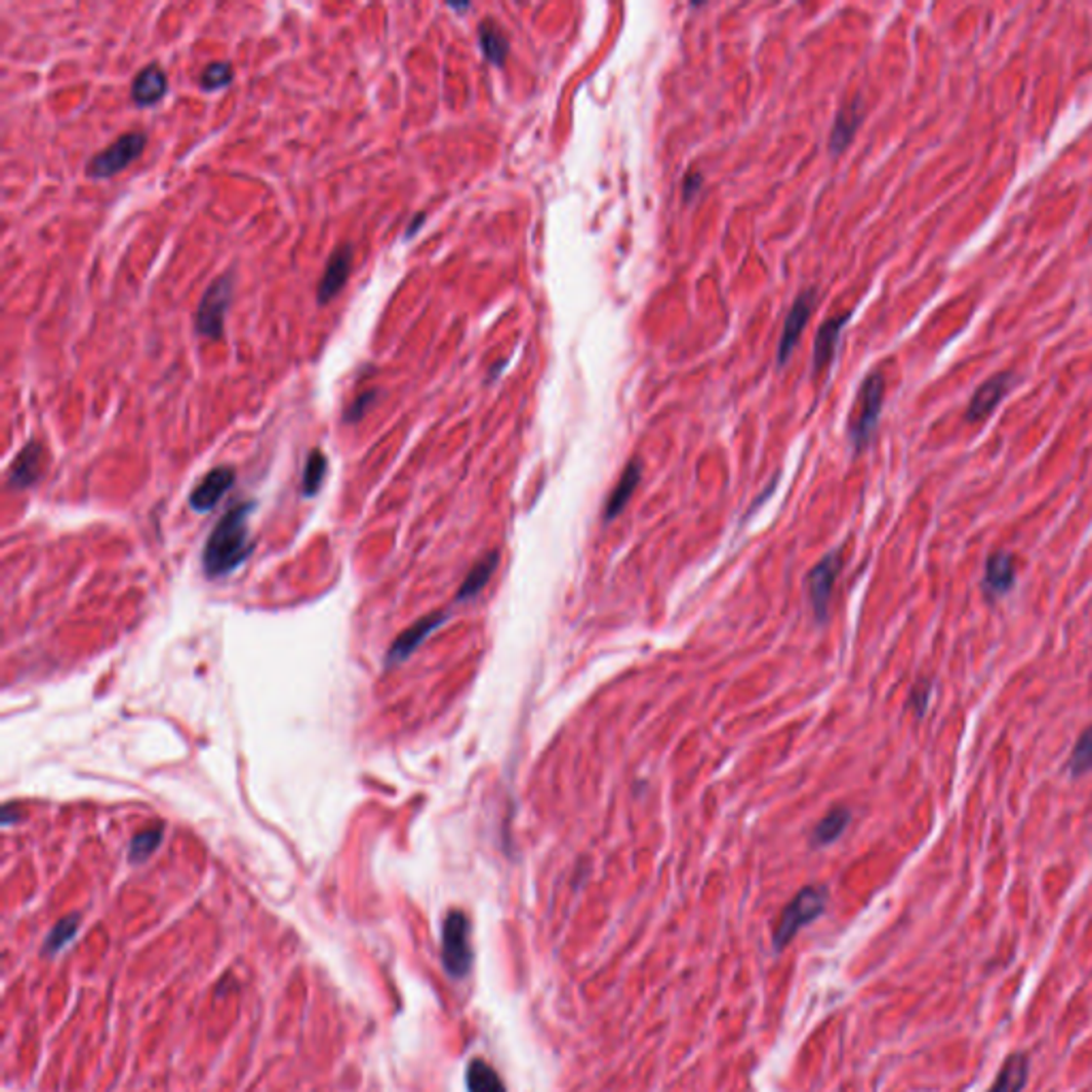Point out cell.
Instances as JSON below:
<instances>
[{
    "label": "cell",
    "instance_id": "1",
    "mask_svg": "<svg viewBox=\"0 0 1092 1092\" xmlns=\"http://www.w3.org/2000/svg\"><path fill=\"white\" fill-rule=\"evenodd\" d=\"M252 510L255 502L237 504L218 521L203 548V570L207 577H226L248 559L255 548L248 530Z\"/></svg>",
    "mask_w": 1092,
    "mask_h": 1092
},
{
    "label": "cell",
    "instance_id": "2",
    "mask_svg": "<svg viewBox=\"0 0 1092 1092\" xmlns=\"http://www.w3.org/2000/svg\"><path fill=\"white\" fill-rule=\"evenodd\" d=\"M826 903H828V890L824 886L802 888L779 917L773 935L775 950L777 951L786 950L789 941L800 933V928L815 922V919L824 913Z\"/></svg>",
    "mask_w": 1092,
    "mask_h": 1092
},
{
    "label": "cell",
    "instance_id": "3",
    "mask_svg": "<svg viewBox=\"0 0 1092 1092\" xmlns=\"http://www.w3.org/2000/svg\"><path fill=\"white\" fill-rule=\"evenodd\" d=\"M469 919L462 910L448 911L442 924V962L446 973L462 980L472 969L474 950L469 941Z\"/></svg>",
    "mask_w": 1092,
    "mask_h": 1092
},
{
    "label": "cell",
    "instance_id": "4",
    "mask_svg": "<svg viewBox=\"0 0 1092 1092\" xmlns=\"http://www.w3.org/2000/svg\"><path fill=\"white\" fill-rule=\"evenodd\" d=\"M233 286H235L233 273L218 275V278L207 286V291L203 293L199 302L197 320H194V327H197V333L201 338H207L212 342L224 338V320L228 314V307H231L233 302Z\"/></svg>",
    "mask_w": 1092,
    "mask_h": 1092
},
{
    "label": "cell",
    "instance_id": "5",
    "mask_svg": "<svg viewBox=\"0 0 1092 1092\" xmlns=\"http://www.w3.org/2000/svg\"><path fill=\"white\" fill-rule=\"evenodd\" d=\"M883 395H886V378H883L881 372L869 374L867 381L860 386L858 404H856L858 412H856V419L852 421V427H849V438H852L856 451L865 448L877 429Z\"/></svg>",
    "mask_w": 1092,
    "mask_h": 1092
},
{
    "label": "cell",
    "instance_id": "6",
    "mask_svg": "<svg viewBox=\"0 0 1092 1092\" xmlns=\"http://www.w3.org/2000/svg\"><path fill=\"white\" fill-rule=\"evenodd\" d=\"M147 145L145 133H124L116 142L101 149L99 154L90 158L86 165V176L92 180H107L122 174L126 167H131L137 158L143 154Z\"/></svg>",
    "mask_w": 1092,
    "mask_h": 1092
},
{
    "label": "cell",
    "instance_id": "7",
    "mask_svg": "<svg viewBox=\"0 0 1092 1092\" xmlns=\"http://www.w3.org/2000/svg\"><path fill=\"white\" fill-rule=\"evenodd\" d=\"M843 568V555L841 550H832V553H828L818 566H815L809 577H807V587H809V600L811 606L815 611V617L820 621L826 619L828 615V602H830V595H832V587L838 579V572Z\"/></svg>",
    "mask_w": 1092,
    "mask_h": 1092
},
{
    "label": "cell",
    "instance_id": "8",
    "mask_svg": "<svg viewBox=\"0 0 1092 1092\" xmlns=\"http://www.w3.org/2000/svg\"><path fill=\"white\" fill-rule=\"evenodd\" d=\"M354 261V246L350 241H344L336 250L331 252L327 261V267L323 271V278L318 282L316 289V302L318 305H327L336 299L344 286H346Z\"/></svg>",
    "mask_w": 1092,
    "mask_h": 1092
},
{
    "label": "cell",
    "instance_id": "9",
    "mask_svg": "<svg viewBox=\"0 0 1092 1092\" xmlns=\"http://www.w3.org/2000/svg\"><path fill=\"white\" fill-rule=\"evenodd\" d=\"M815 302H818V291H815V289H807L796 297V302H794V305H791L789 314L786 318L784 333H781V340H779V348H777V363L779 365L788 363L791 350H794V346L802 336V331L807 329V323H809V318L813 314Z\"/></svg>",
    "mask_w": 1092,
    "mask_h": 1092
},
{
    "label": "cell",
    "instance_id": "10",
    "mask_svg": "<svg viewBox=\"0 0 1092 1092\" xmlns=\"http://www.w3.org/2000/svg\"><path fill=\"white\" fill-rule=\"evenodd\" d=\"M235 485V469L233 467H214L212 472H207L203 480L190 493V508L194 512H210L216 508L226 491Z\"/></svg>",
    "mask_w": 1092,
    "mask_h": 1092
},
{
    "label": "cell",
    "instance_id": "11",
    "mask_svg": "<svg viewBox=\"0 0 1092 1092\" xmlns=\"http://www.w3.org/2000/svg\"><path fill=\"white\" fill-rule=\"evenodd\" d=\"M446 619H448V613L440 611V613H431L427 617L419 619L417 624H412L406 631H401L397 640L393 642V647L388 649L386 662L388 664H399V662L408 660L410 655L417 651L423 645V642L427 640V636H431L433 631L438 629Z\"/></svg>",
    "mask_w": 1092,
    "mask_h": 1092
},
{
    "label": "cell",
    "instance_id": "12",
    "mask_svg": "<svg viewBox=\"0 0 1092 1092\" xmlns=\"http://www.w3.org/2000/svg\"><path fill=\"white\" fill-rule=\"evenodd\" d=\"M45 467V448L41 442L30 440L9 467L7 482L11 489H28L39 482Z\"/></svg>",
    "mask_w": 1092,
    "mask_h": 1092
},
{
    "label": "cell",
    "instance_id": "13",
    "mask_svg": "<svg viewBox=\"0 0 1092 1092\" xmlns=\"http://www.w3.org/2000/svg\"><path fill=\"white\" fill-rule=\"evenodd\" d=\"M1011 386V374H998L991 381H986L980 388L975 390L973 399L969 401L967 406V414H964V419L969 423H980L986 417H991V412L1001 404V399L1007 395V390Z\"/></svg>",
    "mask_w": 1092,
    "mask_h": 1092
},
{
    "label": "cell",
    "instance_id": "14",
    "mask_svg": "<svg viewBox=\"0 0 1092 1092\" xmlns=\"http://www.w3.org/2000/svg\"><path fill=\"white\" fill-rule=\"evenodd\" d=\"M169 92L167 73L158 64H147L142 68L131 86V101L137 107H152L163 101Z\"/></svg>",
    "mask_w": 1092,
    "mask_h": 1092
},
{
    "label": "cell",
    "instance_id": "15",
    "mask_svg": "<svg viewBox=\"0 0 1092 1092\" xmlns=\"http://www.w3.org/2000/svg\"><path fill=\"white\" fill-rule=\"evenodd\" d=\"M849 318H852V312L838 314V316L828 318L826 323L820 327L818 336H815V344H813V374H820L824 367L830 365L832 356L838 348V342H841V333H843Z\"/></svg>",
    "mask_w": 1092,
    "mask_h": 1092
},
{
    "label": "cell",
    "instance_id": "16",
    "mask_svg": "<svg viewBox=\"0 0 1092 1092\" xmlns=\"http://www.w3.org/2000/svg\"><path fill=\"white\" fill-rule=\"evenodd\" d=\"M860 122H862V99L856 97L854 101L845 102L841 107V111L836 113V120L832 126V133H830V140H828V145H830V152L834 156H838L843 152V149L852 143L854 135L860 129Z\"/></svg>",
    "mask_w": 1092,
    "mask_h": 1092
},
{
    "label": "cell",
    "instance_id": "17",
    "mask_svg": "<svg viewBox=\"0 0 1092 1092\" xmlns=\"http://www.w3.org/2000/svg\"><path fill=\"white\" fill-rule=\"evenodd\" d=\"M640 478H642V465H640L638 459H631V462L626 465L624 474H621L619 482L615 485L613 493L606 500V506H604V519L606 521H613V519H617L621 512H624L629 498L634 496Z\"/></svg>",
    "mask_w": 1092,
    "mask_h": 1092
},
{
    "label": "cell",
    "instance_id": "18",
    "mask_svg": "<svg viewBox=\"0 0 1092 1092\" xmlns=\"http://www.w3.org/2000/svg\"><path fill=\"white\" fill-rule=\"evenodd\" d=\"M1016 581V568L1014 559L1007 553H994L986 561V574H984V589L988 595L998 597L1005 595Z\"/></svg>",
    "mask_w": 1092,
    "mask_h": 1092
},
{
    "label": "cell",
    "instance_id": "19",
    "mask_svg": "<svg viewBox=\"0 0 1092 1092\" xmlns=\"http://www.w3.org/2000/svg\"><path fill=\"white\" fill-rule=\"evenodd\" d=\"M1031 1061L1025 1052H1016L1007 1056L1001 1072L996 1073L994 1084L988 1092H1022L1029 1082Z\"/></svg>",
    "mask_w": 1092,
    "mask_h": 1092
},
{
    "label": "cell",
    "instance_id": "20",
    "mask_svg": "<svg viewBox=\"0 0 1092 1092\" xmlns=\"http://www.w3.org/2000/svg\"><path fill=\"white\" fill-rule=\"evenodd\" d=\"M478 43L485 61L493 66H504L510 52V41L493 20H482L478 24Z\"/></svg>",
    "mask_w": 1092,
    "mask_h": 1092
},
{
    "label": "cell",
    "instance_id": "21",
    "mask_svg": "<svg viewBox=\"0 0 1092 1092\" xmlns=\"http://www.w3.org/2000/svg\"><path fill=\"white\" fill-rule=\"evenodd\" d=\"M500 563V555L498 553H489L482 557L476 566L467 572L465 581L462 583V587H459L457 593V602H465V600H472L476 597L482 589H485V585L491 581L493 572H496Z\"/></svg>",
    "mask_w": 1092,
    "mask_h": 1092
},
{
    "label": "cell",
    "instance_id": "22",
    "mask_svg": "<svg viewBox=\"0 0 1092 1092\" xmlns=\"http://www.w3.org/2000/svg\"><path fill=\"white\" fill-rule=\"evenodd\" d=\"M467 1092H506L500 1073L487 1061L474 1059L465 1069Z\"/></svg>",
    "mask_w": 1092,
    "mask_h": 1092
},
{
    "label": "cell",
    "instance_id": "23",
    "mask_svg": "<svg viewBox=\"0 0 1092 1092\" xmlns=\"http://www.w3.org/2000/svg\"><path fill=\"white\" fill-rule=\"evenodd\" d=\"M852 822V815L847 809H834L826 815V818L815 826L813 843L815 845H830L838 836L845 832V828Z\"/></svg>",
    "mask_w": 1092,
    "mask_h": 1092
},
{
    "label": "cell",
    "instance_id": "24",
    "mask_svg": "<svg viewBox=\"0 0 1092 1092\" xmlns=\"http://www.w3.org/2000/svg\"><path fill=\"white\" fill-rule=\"evenodd\" d=\"M79 917L77 913L73 915H66L62 917L59 924L52 928V933L48 935L43 944V956H54V953H59L61 950H64L71 941L75 939L77 930H79Z\"/></svg>",
    "mask_w": 1092,
    "mask_h": 1092
},
{
    "label": "cell",
    "instance_id": "25",
    "mask_svg": "<svg viewBox=\"0 0 1092 1092\" xmlns=\"http://www.w3.org/2000/svg\"><path fill=\"white\" fill-rule=\"evenodd\" d=\"M327 465H329V462H327V457L323 455V451H318V448L309 451L305 467H303V480H302V489H303L305 498H314L316 493L320 491V487H323Z\"/></svg>",
    "mask_w": 1092,
    "mask_h": 1092
},
{
    "label": "cell",
    "instance_id": "26",
    "mask_svg": "<svg viewBox=\"0 0 1092 1092\" xmlns=\"http://www.w3.org/2000/svg\"><path fill=\"white\" fill-rule=\"evenodd\" d=\"M165 836V828L163 824L158 826H149L145 830L137 832L133 836V841L129 845V860L131 862H145L149 856L156 852V847L160 845Z\"/></svg>",
    "mask_w": 1092,
    "mask_h": 1092
},
{
    "label": "cell",
    "instance_id": "27",
    "mask_svg": "<svg viewBox=\"0 0 1092 1092\" xmlns=\"http://www.w3.org/2000/svg\"><path fill=\"white\" fill-rule=\"evenodd\" d=\"M233 66L228 62H210L201 73L199 84L205 92H218L233 82Z\"/></svg>",
    "mask_w": 1092,
    "mask_h": 1092
},
{
    "label": "cell",
    "instance_id": "28",
    "mask_svg": "<svg viewBox=\"0 0 1092 1092\" xmlns=\"http://www.w3.org/2000/svg\"><path fill=\"white\" fill-rule=\"evenodd\" d=\"M1092 768V726L1079 737L1077 745L1073 747V753L1069 757V773L1073 777H1082Z\"/></svg>",
    "mask_w": 1092,
    "mask_h": 1092
},
{
    "label": "cell",
    "instance_id": "29",
    "mask_svg": "<svg viewBox=\"0 0 1092 1092\" xmlns=\"http://www.w3.org/2000/svg\"><path fill=\"white\" fill-rule=\"evenodd\" d=\"M376 401H378V390L376 388L363 390V393H359L350 401V406L346 408V412H344V423H346V425L359 423L365 417V414L370 412V408L376 404Z\"/></svg>",
    "mask_w": 1092,
    "mask_h": 1092
},
{
    "label": "cell",
    "instance_id": "30",
    "mask_svg": "<svg viewBox=\"0 0 1092 1092\" xmlns=\"http://www.w3.org/2000/svg\"><path fill=\"white\" fill-rule=\"evenodd\" d=\"M703 174H698V171H689V174L683 178V201L689 203L692 201L696 194L703 188Z\"/></svg>",
    "mask_w": 1092,
    "mask_h": 1092
},
{
    "label": "cell",
    "instance_id": "31",
    "mask_svg": "<svg viewBox=\"0 0 1092 1092\" xmlns=\"http://www.w3.org/2000/svg\"><path fill=\"white\" fill-rule=\"evenodd\" d=\"M928 698H930V685H928V683H924V685H919V687L913 689L911 703H913V707H915V710H917V715H922V712H924V708H926V705H928Z\"/></svg>",
    "mask_w": 1092,
    "mask_h": 1092
},
{
    "label": "cell",
    "instance_id": "32",
    "mask_svg": "<svg viewBox=\"0 0 1092 1092\" xmlns=\"http://www.w3.org/2000/svg\"><path fill=\"white\" fill-rule=\"evenodd\" d=\"M425 221H427V214H425V212H419L417 216H414V218H412V221H410V224H408V228H406L404 239H410V237H414V235H417V233L421 231V228H423Z\"/></svg>",
    "mask_w": 1092,
    "mask_h": 1092
},
{
    "label": "cell",
    "instance_id": "33",
    "mask_svg": "<svg viewBox=\"0 0 1092 1092\" xmlns=\"http://www.w3.org/2000/svg\"><path fill=\"white\" fill-rule=\"evenodd\" d=\"M504 365H506V363L502 361V363H498V365H493V367H491V372H489V381H496V378H498V374L502 372V367H504Z\"/></svg>",
    "mask_w": 1092,
    "mask_h": 1092
},
{
    "label": "cell",
    "instance_id": "34",
    "mask_svg": "<svg viewBox=\"0 0 1092 1092\" xmlns=\"http://www.w3.org/2000/svg\"><path fill=\"white\" fill-rule=\"evenodd\" d=\"M451 9H457V11H464V9H469V5H451Z\"/></svg>",
    "mask_w": 1092,
    "mask_h": 1092
}]
</instances>
